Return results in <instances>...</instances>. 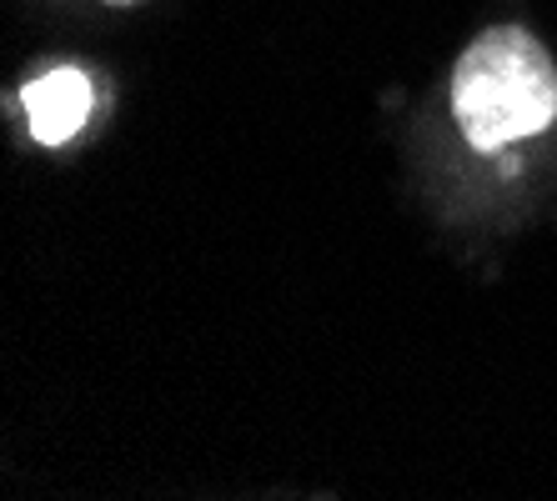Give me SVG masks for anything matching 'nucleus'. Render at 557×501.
I'll list each match as a JSON object with an SVG mask.
<instances>
[{"mask_svg":"<svg viewBox=\"0 0 557 501\" xmlns=\"http://www.w3.org/2000/svg\"><path fill=\"white\" fill-rule=\"evenodd\" d=\"M453 111L478 151H503L522 136H537L557 116L553 55L522 26L482 30L453 71Z\"/></svg>","mask_w":557,"mask_h":501,"instance_id":"f257e3e1","label":"nucleus"},{"mask_svg":"<svg viewBox=\"0 0 557 501\" xmlns=\"http://www.w3.org/2000/svg\"><path fill=\"white\" fill-rule=\"evenodd\" d=\"M91 76L86 71H46L40 80H30L26 90V116H30V136L46 146L71 141L86 121H91Z\"/></svg>","mask_w":557,"mask_h":501,"instance_id":"f03ea898","label":"nucleus"},{"mask_svg":"<svg viewBox=\"0 0 557 501\" xmlns=\"http://www.w3.org/2000/svg\"><path fill=\"white\" fill-rule=\"evenodd\" d=\"M106 5H136V0H106Z\"/></svg>","mask_w":557,"mask_h":501,"instance_id":"7ed1b4c3","label":"nucleus"}]
</instances>
